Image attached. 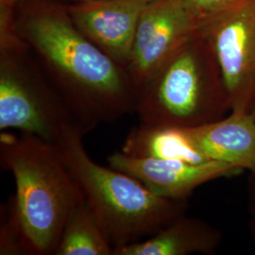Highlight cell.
Segmentation results:
<instances>
[{"instance_id":"cell-1","label":"cell","mask_w":255,"mask_h":255,"mask_svg":"<svg viewBox=\"0 0 255 255\" xmlns=\"http://www.w3.org/2000/svg\"><path fill=\"white\" fill-rule=\"evenodd\" d=\"M26 38L62 83L61 97L83 134L135 112L130 76L64 15L37 14Z\"/></svg>"},{"instance_id":"cell-2","label":"cell","mask_w":255,"mask_h":255,"mask_svg":"<svg viewBox=\"0 0 255 255\" xmlns=\"http://www.w3.org/2000/svg\"><path fill=\"white\" fill-rule=\"evenodd\" d=\"M0 157L15 180L11 210L27 254L54 255L70 213L84 200L58 146L3 130Z\"/></svg>"},{"instance_id":"cell-3","label":"cell","mask_w":255,"mask_h":255,"mask_svg":"<svg viewBox=\"0 0 255 255\" xmlns=\"http://www.w3.org/2000/svg\"><path fill=\"white\" fill-rule=\"evenodd\" d=\"M83 135L73 128L56 146L115 250L153 236L184 214L185 201L159 197L135 178L93 161Z\"/></svg>"},{"instance_id":"cell-4","label":"cell","mask_w":255,"mask_h":255,"mask_svg":"<svg viewBox=\"0 0 255 255\" xmlns=\"http://www.w3.org/2000/svg\"><path fill=\"white\" fill-rule=\"evenodd\" d=\"M231 111L219 64L200 33L137 91L135 113L145 126L196 127Z\"/></svg>"},{"instance_id":"cell-5","label":"cell","mask_w":255,"mask_h":255,"mask_svg":"<svg viewBox=\"0 0 255 255\" xmlns=\"http://www.w3.org/2000/svg\"><path fill=\"white\" fill-rule=\"evenodd\" d=\"M73 128L81 130L60 95L33 79L11 49H2L1 131L17 129L56 146Z\"/></svg>"},{"instance_id":"cell-6","label":"cell","mask_w":255,"mask_h":255,"mask_svg":"<svg viewBox=\"0 0 255 255\" xmlns=\"http://www.w3.org/2000/svg\"><path fill=\"white\" fill-rule=\"evenodd\" d=\"M199 25L219 64L231 109L251 113L255 105V0H242Z\"/></svg>"},{"instance_id":"cell-7","label":"cell","mask_w":255,"mask_h":255,"mask_svg":"<svg viewBox=\"0 0 255 255\" xmlns=\"http://www.w3.org/2000/svg\"><path fill=\"white\" fill-rule=\"evenodd\" d=\"M199 21L183 0H151L138 23L128 72L136 90L199 36Z\"/></svg>"},{"instance_id":"cell-8","label":"cell","mask_w":255,"mask_h":255,"mask_svg":"<svg viewBox=\"0 0 255 255\" xmlns=\"http://www.w3.org/2000/svg\"><path fill=\"white\" fill-rule=\"evenodd\" d=\"M108 163L110 166L135 178L155 195L173 201H186L202 184L244 171L234 164L219 161L189 163L181 160L135 157L122 151L111 155Z\"/></svg>"},{"instance_id":"cell-9","label":"cell","mask_w":255,"mask_h":255,"mask_svg":"<svg viewBox=\"0 0 255 255\" xmlns=\"http://www.w3.org/2000/svg\"><path fill=\"white\" fill-rule=\"evenodd\" d=\"M151 0H82L69 12L77 27L122 66H127L138 23Z\"/></svg>"},{"instance_id":"cell-10","label":"cell","mask_w":255,"mask_h":255,"mask_svg":"<svg viewBox=\"0 0 255 255\" xmlns=\"http://www.w3.org/2000/svg\"><path fill=\"white\" fill-rule=\"evenodd\" d=\"M184 128L193 145L211 161L255 174V120L251 113L232 111L217 121Z\"/></svg>"},{"instance_id":"cell-11","label":"cell","mask_w":255,"mask_h":255,"mask_svg":"<svg viewBox=\"0 0 255 255\" xmlns=\"http://www.w3.org/2000/svg\"><path fill=\"white\" fill-rule=\"evenodd\" d=\"M220 238L217 229L183 214L153 236L116 249L114 255H209L216 251Z\"/></svg>"},{"instance_id":"cell-12","label":"cell","mask_w":255,"mask_h":255,"mask_svg":"<svg viewBox=\"0 0 255 255\" xmlns=\"http://www.w3.org/2000/svg\"><path fill=\"white\" fill-rule=\"evenodd\" d=\"M121 151L135 157L189 163L211 161L193 145L185 128L180 127H150L139 124L128 134Z\"/></svg>"},{"instance_id":"cell-13","label":"cell","mask_w":255,"mask_h":255,"mask_svg":"<svg viewBox=\"0 0 255 255\" xmlns=\"http://www.w3.org/2000/svg\"><path fill=\"white\" fill-rule=\"evenodd\" d=\"M115 248L85 200L70 213L54 255H114Z\"/></svg>"},{"instance_id":"cell-14","label":"cell","mask_w":255,"mask_h":255,"mask_svg":"<svg viewBox=\"0 0 255 255\" xmlns=\"http://www.w3.org/2000/svg\"><path fill=\"white\" fill-rule=\"evenodd\" d=\"M199 24L205 19L231 9L242 0H183Z\"/></svg>"},{"instance_id":"cell-15","label":"cell","mask_w":255,"mask_h":255,"mask_svg":"<svg viewBox=\"0 0 255 255\" xmlns=\"http://www.w3.org/2000/svg\"><path fill=\"white\" fill-rule=\"evenodd\" d=\"M254 176V182H253V232H254V237L255 238V174H252Z\"/></svg>"},{"instance_id":"cell-16","label":"cell","mask_w":255,"mask_h":255,"mask_svg":"<svg viewBox=\"0 0 255 255\" xmlns=\"http://www.w3.org/2000/svg\"><path fill=\"white\" fill-rule=\"evenodd\" d=\"M17 0H1V7L2 8H8L11 7Z\"/></svg>"},{"instance_id":"cell-17","label":"cell","mask_w":255,"mask_h":255,"mask_svg":"<svg viewBox=\"0 0 255 255\" xmlns=\"http://www.w3.org/2000/svg\"><path fill=\"white\" fill-rule=\"evenodd\" d=\"M251 114H252V116H253V118H254V119L255 120V107L253 108V110H252V112H251Z\"/></svg>"}]
</instances>
